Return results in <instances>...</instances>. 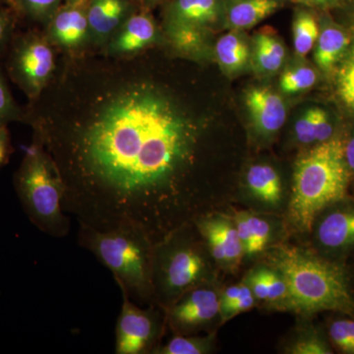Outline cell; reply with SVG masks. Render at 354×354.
Listing matches in <instances>:
<instances>
[{
    "label": "cell",
    "instance_id": "1",
    "mask_svg": "<svg viewBox=\"0 0 354 354\" xmlns=\"http://www.w3.org/2000/svg\"><path fill=\"white\" fill-rule=\"evenodd\" d=\"M199 132L153 88H130L53 146L64 209L97 230L139 228L153 242L200 216L187 183Z\"/></svg>",
    "mask_w": 354,
    "mask_h": 354
},
{
    "label": "cell",
    "instance_id": "2",
    "mask_svg": "<svg viewBox=\"0 0 354 354\" xmlns=\"http://www.w3.org/2000/svg\"><path fill=\"white\" fill-rule=\"evenodd\" d=\"M272 268L285 279L288 295L278 309L311 315L322 311L351 314L354 297L346 272L339 266L297 247L281 246Z\"/></svg>",
    "mask_w": 354,
    "mask_h": 354
},
{
    "label": "cell",
    "instance_id": "3",
    "mask_svg": "<svg viewBox=\"0 0 354 354\" xmlns=\"http://www.w3.org/2000/svg\"><path fill=\"white\" fill-rule=\"evenodd\" d=\"M342 140L316 144L295 162L290 216L295 228L309 232L316 216L346 196L349 167Z\"/></svg>",
    "mask_w": 354,
    "mask_h": 354
},
{
    "label": "cell",
    "instance_id": "4",
    "mask_svg": "<svg viewBox=\"0 0 354 354\" xmlns=\"http://www.w3.org/2000/svg\"><path fill=\"white\" fill-rule=\"evenodd\" d=\"M79 225V245L94 254L111 272L120 290L137 304H156L152 283L155 243L148 235L133 227L102 232Z\"/></svg>",
    "mask_w": 354,
    "mask_h": 354
},
{
    "label": "cell",
    "instance_id": "5",
    "mask_svg": "<svg viewBox=\"0 0 354 354\" xmlns=\"http://www.w3.org/2000/svg\"><path fill=\"white\" fill-rule=\"evenodd\" d=\"M14 187L26 215L35 227L55 239L69 234L70 220L64 209V180L41 140L26 152L14 176Z\"/></svg>",
    "mask_w": 354,
    "mask_h": 354
},
{
    "label": "cell",
    "instance_id": "6",
    "mask_svg": "<svg viewBox=\"0 0 354 354\" xmlns=\"http://www.w3.org/2000/svg\"><path fill=\"white\" fill-rule=\"evenodd\" d=\"M192 223H186L153 245L152 283L155 304L167 308L186 291L207 283V247Z\"/></svg>",
    "mask_w": 354,
    "mask_h": 354
},
{
    "label": "cell",
    "instance_id": "7",
    "mask_svg": "<svg viewBox=\"0 0 354 354\" xmlns=\"http://www.w3.org/2000/svg\"><path fill=\"white\" fill-rule=\"evenodd\" d=\"M122 304L115 326V354H155L160 346V337L164 328L160 312L151 305L144 309L133 301L127 291L120 290Z\"/></svg>",
    "mask_w": 354,
    "mask_h": 354
},
{
    "label": "cell",
    "instance_id": "8",
    "mask_svg": "<svg viewBox=\"0 0 354 354\" xmlns=\"http://www.w3.org/2000/svg\"><path fill=\"white\" fill-rule=\"evenodd\" d=\"M221 295L207 283L191 288L165 309L176 335H191L209 326L221 313Z\"/></svg>",
    "mask_w": 354,
    "mask_h": 354
},
{
    "label": "cell",
    "instance_id": "9",
    "mask_svg": "<svg viewBox=\"0 0 354 354\" xmlns=\"http://www.w3.org/2000/svg\"><path fill=\"white\" fill-rule=\"evenodd\" d=\"M11 74L30 97L46 87L55 68V55L50 44L37 36L19 39L11 55Z\"/></svg>",
    "mask_w": 354,
    "mask_h": 354
},
{
    "label": "cell",
    "instance_id": "10",
    "mask_svg": "<svg viewBox=\"0 0 354 354\" xmlns=\"http://www.w3.org/2000/svg\"><path fill=\"white\" fill-rule=\"evenodd\" d=\"M216 264L235 268L245 255L236 227L218 216H199L192 221Z\"/></svg>",
    "mask_w": 354,
    "mask_h": 354
},
{
    "label": "cell",
    "instance_id": "11",
    "mask_svg": "<svg viewBox=\"0 0 354 354\" xmlns=\"http://www.w3.org/2000/svg\"><path fill=\"white\" fill-rule=\"evenodd\" d=\"M245 104L256 131L263 136L276 134L285 124V102L268 88H252L247 91Z\"/></svg>",
    "mask_w": 354,
    "mask_h": 354
},
{
    "label": "cell",
    "instance_id": "12",
    "mask_svg": "<svg viewBox=\"0 0 354 354\" xmlns=\"http://www.w3.org/2000/svg\"><path fill=\"white\" fill-rule=\"evenodd\" d=\"M223 18H225V0H174L169 10V24L205 32Z\"/></svg>",
    "mask_w": 354,
    "mask_h": 354
},
{
    "label": "cell",
    "instance_id": "13",
    "mask_svg": "<svg viewBox=\"0 0 354 354\" xmlns=\"http://www.w3.org/2000/svg\"><path fill=\"white\" fill-rule=\"evenodd\" d=\"M50 32L51 39L59 46L67 48L80 46L90 34L84 3H68L58 11L51 21Z\"/></svg>",
    "mask_w": 354,
    "mask_h": 354
},
{
    "label": "cell",
    "instance_id": "14",
    "mask_svg": "<svg viewBox=\"0 0 354 354\" xmlns=\"http://www.w3.org/2000/svg\"><path fill=\"white\" fill-rule=\"evenodd\" d=\"M317 239L328 250H344L354 246V208L330 212L319 223Z\"/></svg>",
    "mask_w": 354,
    "mask_h": 354
},
{
    "label": "cell",
    "instance_id": "15",
    "mask_svg": "<svg viewBox=\"0 0 354 354\" xmlns=\"http://www.w3.org/2000/svg\"><path fill=\"white\" fill-rule=\"evenodd\" d=\"M157 38V28L150 16L139 13L130 16L114 37L111 50L128 55L144 50Z\"/></svg>",
    "mask_w": 354,
    "mask_h": 354
},
{
    "label": "cell",
    "instance_id": "16",
    "mask_svg": "<svg viewBox=\"0 0 354 354\" xmlns=\"http://www.w3.org/2000/svg\"><path fill=\"white\" fill-rule=\"evenodd\" d=\"M283 0H230L225 1V20L234 31L251 29L283 6Z\"/></svg>",
    "mask_w": 354,
    "mask_h": 354
},
{
    "label": "cell",
    "instance_id": "17",
    "mask_svg": "<svg viewBox=\"0 0 354 354\" xmlns=\"http://www.w3.org/2000/svg\"><path fill=\"white\" fill-rule=\"evenodd\" d=\"M125 0H90L87 18L90 34L95 38H109L118 30L127 13Z\"/></svg>",
    "mask_w": 354,
    "mask_h": 354
},
{
    "label": "cell",
    "instance_id": "18",
    "mask_svg": "<svg viewBox=\"0 0 354 354\" xmlns=\"http://www.w3.org/2000/svg\"><path fill=\"white\" fill-rule=\"evenodd\" d=\"M351 39L344 29L332 22L320 30L315 44L314 59L322 71L330 72L341 62L348 50Z\"/></svg>",
    "mask_w": 354,
    "mask_h": 354
},
{
    "label": "cell",
    "instance_id": "19",
    "mask_svg": "<svg viewBox=\"0 0 354 354\" xmlns=\"http://www.w3.org/2000/svg\"><path fill=\"white\" fill-rule=\"evenodd\" d=\"M246 184L258 201L278 206L283 197V184L278 171L269 165H254L246 174Z\"/></svg>",
    "mask_w": 354,
    "mask_h": 354
},
{
    "label": "cell",
    "instance_id": "20",
    "mask_svg": "<svg viewBox=\"0 0 354 354\" xmlns=\"http://www.w3.org/2000/svg\"><path fill=\"white\" fill-rule=\"evenodd\" d=\"M286 48L271 28L260 30L254 39L253 62L262 74H274L283 66Z\"/></svg>",
    "mask_w": 354,
    "mask_h": 354
},
{
    "label": "cell",
    "instance_id": "21",
    "mask_svg": "<svg viewBox=\"0 0 354 354\" xmlns=\"http://www.w3.org/2000/svg\"><path fill=\"white\" fill-rule=\"evenodd\" d=\"M216 57L225 73L235 74L248 64L250 50L246 41L234 30L216 41Z\"/></svg>",
    "mask_w": 354,
    "mask_h": 354
},
{
    "label": "cell",
    "instance_id": "22",
    "mask_svg": "<svg viewBox=\"0 0 354 354\" xmlns=\"http://www.w3.org/2000/svg\"><path fill=\"white\" fill-rule=\"evenodd\" d=\"M295 132L298 141L305 145L327 141L333 135L330 116L322 109H309L295 123Z\"/></svg>",
    "mask_w": 354,
    "mask_h": 354
},
{
    "label": "cell",
    "instance_id": "23",
    "mask_svg": "<svg viewBox=\"0 0 354 354\" xmlns=\"http://www.w3.org/2000/svg\"><path fill=\"white\" fill-rule=\"evenodd\" d=\"M292 31L295 53L304 57L315 46L320 34L315 15L306 9H299L293 20Z\"/></svg>",
    "mask_w": 354,
    "mask_h": 354
},
{
    "label": "cell",
    "instance_id": "24",
    "mask_svg": "<svg viewBox=\"0 0 354 354\" xmlns=\"http://www.w3.org/2000/svg\"><path fill=\"white\" fill-rule=\"evenodd\" d=\"M335 75V92L344 108L354 115V46L341 59Z\"/></svg>",
    "mask_w": 354,
    "mask_h": 354
},
{
    "label": "cell",
    "instance_id": "25",
    "mask_svg": "<svg viewBox=\"0 0 354 354\" xmlns=\"http://www.w3.org/2000/svg\"><path fill=\"white\" fill-rule=\"evenodd\" d=\"M213 339L190 335H176L165 344H160L155 354H205L211 353Z\"/></svg>",
    "mask_w": 354,
    "mask_h": 354
},
{
    "label": "cell",
    "instance_id": "26",
    "mask_svg": "<svg viewBox=\"0 0 354 354\" xmlns=\"http://www.w3.org/2000/svg\"><path fill=\"white\" fill-rule=\"evenodd\" d=\"M246 221L245 255L262 252L271 241V227L260 216L243 212Z\"/></svg>",
    "mask_w": 354,
    "mask_h": 354
},
{
    "label": "cell",
    "instance_id": "27",
    "mask_svg": "<svg viewBox=\"0 0 354 354\" xmlns=\"http://www.w3.org/2000/svg\"><path fill=\"white\" fill-rule=\"evenodd\" d=\"M317 82L315 70L308 66H300L286 70L279 79V86L286 94H295L313 87Z\"/></svg>",
    "mask_w": 354,
    "mask_h": 354
},
{
    "label": "cell",
    "instance_id": "28",
    "mask_svg": "<svg viewBox=\"0 0 354 354\" xmlns=\"http://www.w3.org/2000/svg\"><path fill=\"white\" fill-rule=\"evenodd\" d=\"M169 36L177 50L185 53H195L204 46L206 32L186 27V26L169 24Z\"/></svg>",
    "mask_w": 354,
    "mask_h": 354
},
{
    "label": "cell",
    "instance_id": "29",
    "mask_svg": "<svg viewBox=\"0 0 354 354\" xmlns=\"http://www.w3.org/2000/svg\"><path fill=\"white\" fill-rule=\"evenodd\" d=\"M330 339L342 353L354 354V321L337 320L330 324Z\"/></svg>",
    "mask_w": 354,
    "mask_h": 354
},
{
    "label": "cell",
    "instance_id": "30",
    "mask_svg": "<svg viewBox=\"0 0 354 354\" xmlns=\"http://www.w3.org/2000/svg\"><path fill=\"white\" fill-rule=\"evenodd\" d=\"M288 353L291 354H330L332 351L328 344L315 335H304L290 344Z\"/></svg>",
    "mask_w": 354,
    "mask_h": 354
},
{
    "label": "cell",
    "instance_id": "31",
    "mask_svg": "<svg viewBox=\"0 0 354 354\" xmlns=\"http://www.w3.org/2000/svg\"><path fill=\"white\" fill-rule=\"evenodd\" d=\"M20 114L12 95L7 87L6 80L0 74V127H6V123L18 120Z\"/></svg>",
    "mask_w": 354,
    "mask_h": 354
},
{
    "label": "cell",
    "instance_id": "32",
    "mask_svg": "<svg viewBox=\"0 0 354 354\" xmlns=\"http://www.w3.org/2000/svg\"><path fill=\"white\" fill-rule=\"evenodd\" d=\"M23 12L32 18L41 19L53 12L59 0H16Z\"/></svg>",
    "mask_w": 354,
    "mask_h": 354
},
{
    "label": "cell",
    "instance_id": "33",
    "mask_svg": "<svg viewBox=\"0 0 354 354\" xmlns=\"http://www.w3.org/2000/svg\"><path fill=\"white\" fill-rule=\"evenodd\" d=\"M245 283L252 290L254 297L257 300L269 301V283L267 279V268H259L248 274Z\"/></svg>",
    "mask_w": 354,
    "mask_h": 354
},
{
    "label": "cell",
    "instance_id": "34",
    "mask_svg": "<svg viewBox=\"0 0 354 354\" xmlns=\"http://www.w3.org/2000/svg\"><path fill=\"white\" fill-rule=\"evenodd\" d=\"M255 301L256 298L254 297L252 290H250V288L244 281L241 295L237 297L234 304L221 317H223L225 321L230 320V319L234 318V317L252 308L254 305H255Z\"/></svg>",
    "mask_w": 354,
    "mask_h": 354
},
{
    "label": "cell",
    "instance_id": "35",
    "mask_svg": "<svg viewBox=\"0 0 354 354\" xmlns=\"http://www.w3.org/2000/svg\"><path fill=\"white\" fill-rule=\"evenodd\" d=\"M242 288H243V283H239V285L230 286L228 288H225V291L221 293L220 297L221 300V313L223 315L225 311L232 304L235 300L237 299V297L241 295Z\"/></svg>",
    "mask_w": 354,
    "mask_h": 354
},
{
    "label": "cell",
    "instance_id": "36",
    "mask_svg": "<svg viewBox=\"0 0 354 354\" xmlns=\"http://www.w3.org/2000/svg\"><path fill=\"white\" fill-rule=\"evenodd\" d=\"M13 152L11 146L10 135L6 127H0V167L8 162L9 158Z\"/></svg>",
    "mask_w": 354,
    "mask_h": 354
},
{
    "label": "cell",
    "instance_id": "37",
    "mask_svg": "<svg viewBox=\"0 0 354 354\" xmlns=\"http://www.w3.org/2000/svg\"><path fill=\"white\" fill-rule=\"evenodd\" d=\"M11 29H12V20H11L10 15L0 10V50L8 41Z\"/></svg>",
    "mask_w": 354,
    "mask_h": 354
},
{
    "label": "cell",
    "instance_id": "38",
    "mask_svg": "<svg viewBox=\"0 0 354 354\" xmlns=\"http://www.w3.org/2000/svg\"><path fill=\"white\" fill-rule=\"evenodd\" d=\"M291 1L297 2L312 8L320 9V10H330V9L339 7L342 0H291Z\"/></svg>",
    "mask_w": 354,
    "mask_h": 354
},
{
    "label": "cell",
    "instance_id": "39",
    "mask_svg": "<svg viewBox=\"0 0 354 354\" xmlns=\"http://www.w3.org/2000/svg\"><path fill=\"white\" fill-rule=\"evenodd\" d=\"M344 156H346V164L349 169L354 171V134L344 147Z\"/></svg>",
    "mask_w": 354,
    "mask_h": 354
},
{
    "label": "cell",
    "instance_id": "40",
    "mask_svg": "<svg viewBox=\"0 0 354 354\" xmlns=\"http://www.w3.org/2000/svg\"><path fill=\"white\" fill-rule=\"evenodd\" d=\"M339 7L346 9L354 30V0H342Z\"/></svg>",
    "mask_w": 354,
    "mask_h": 354
},
{
    "label": "cell",
    "instance_id": "41",
    "mask_svg": "<svg viewBox=\"0 0 354 354\" xmlns=\"http://www.w3.org/2000/svg\"><path fill=\"white\" fill-rule=\"evenodd\" d=\"M86 0H68V3H85Z\"/></svg>",
    "mask_w": 354,
    "mask_h": 354
},
{
    "label": "cell",
    "instance_id": "42",
    "mask_svg": "<svg viewBox=\"0 0 354 354\" xmlns=\"http://www.w3.org/2000/svg\"><path fill=\"white\" fill-rule=\"evenodd\" d=\"M0 1H1V0H0Z\"/></svg>",
    "mask_w": 354,
    "mask_h": 354
}]
</instances>
